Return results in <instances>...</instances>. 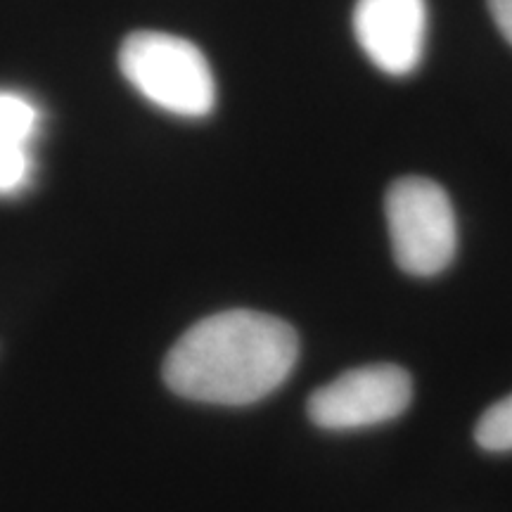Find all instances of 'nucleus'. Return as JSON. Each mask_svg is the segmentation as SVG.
I'll return each mask as SVG.
<instances>
[{
    "mask_svg": "<svg viewBox=\"0 0 512 512\" xmlns=\"http://www.w3.org/2000/svg\"><path fill=\"white\" fill-rule=\"evenodd\" d=\"M299 358L290 323L235 309L195 323L164 358V382L183 399L249 406L283 384Z\"/></svg>",
    "mask_w": 512,
    "mask_h": 512,
    "instance_id": "1",
    "label": "nucleus"
},
{
    "mask_svg": "<svg viewBox=\"0 0 512 512\" xmlns=\"http://www.w3.org/2000/svg\"><path fill=\"white\" fill-rule=\"evenodd\" d=\"M119 69L147 102L183 119H204L216 107L211 64L188 38L136 31L119 48Z\"/></svg>",
    "mask_w": 512,
    "mask_h": 512,
    "instance_id": "2",
    "label": "nucleus"
},
{
    "mask_svg": "<svg viewBox=\"0 0 512 512\" xmlns=\"http://www.w3.org/2000/svg\"><path fill=\"white\" fill-rule=\"evenodd\" d=\"M384 214L394 261L403 273L434 278L456 259V211L439 183L422 176L399 178L389 185Z\"/></svg>",
    "mask_w": 512,
    "mask_h": 512,
    "instance_id": "3",
    "label": "nucleus"
},
{
    "mask_svg": "<svg viewBox=\"0 0 512 512\" xmlns=\"http://www.w3.org/2000/svg\"><path fill=\"white\" fill-rule=\"evenodd\" d=\"M413 399V380L394 363H373L347 370L309 396L306 411L323 430H363L389 422Z\"/></svg>",
    "mask_w": 512,
    "mask_h": 512,
    "instance_id": "4",
    "label": "nucleus"
},
{
    "mask_svg": "<svg viewBox=\"0 0 512 512\" xmlns=\"http://www.w3.org/2000/svg\"><path fill=\"white\" fill-rule=\"evenodd\" d=\"M351 27L375 69L411 76L425 57L427 0H356Z\"/></svg>",
    "mask_w": 512,
    "mask_h": 512,
    "instance_id": "5",
    "label": "nucleus"
},
{
    "mask_svg": "<svg viewBox=\"0 0 512 512\" xmlns=\"http://www.w3.org/2000/svg\"><path fill=\"white\" fill-rule=\"evenodd\" d=\"M477 444L489 453L512 451V394L496 401L477 422Z\"/></svg>",
    "mask_w": 512,
    "mask_h": 512,
    "instance_id": "6",
    "label": "nucleus"
},
{
    "mask_svg": "<svg viewBox=\"0 0 512 512\" xmlns=\"http://www.w3.org/2000/svg\"><path fill=\"white\" fill-rule=\"evenodd\" d=\"M38 110L17 93H0V138L29 143L36 133Z\"/></svg>",
    "mask_w": 512,
    "mask_h": 512,
    "instance_id": "7",
    "label": "nucleus"
},
{
    "mask_svg": "<svg viewBox=\"0 0 512 512\" xmlns=\"http://www.w3.org/2000/svg\"><path fill=\"white\" fill-rule=\"evenodd\" d=\"M31 157L24 143L0 138V195H15L27 185Z\"/></svg>",
    "mask_w": 512,
    "mask_h": 512,
    "instance_id": "8",
    "label": "nucleus"
},
{
    "mask_svg": "<svg viewBox=\"0 0 512 512\" xmlns=\"http://www.w3.org/2000/svg\"><path fill=\"white\" fill-rule=\"evenodd\" d=\"M486 5H489L491 19H494L498 31L512 46V0H486Z\"/></svg>",
    "mask_w": 512,
    "mask_h": 512,
    "instance_id": "9",
    "label": "nucleus"
}]
</instances>
